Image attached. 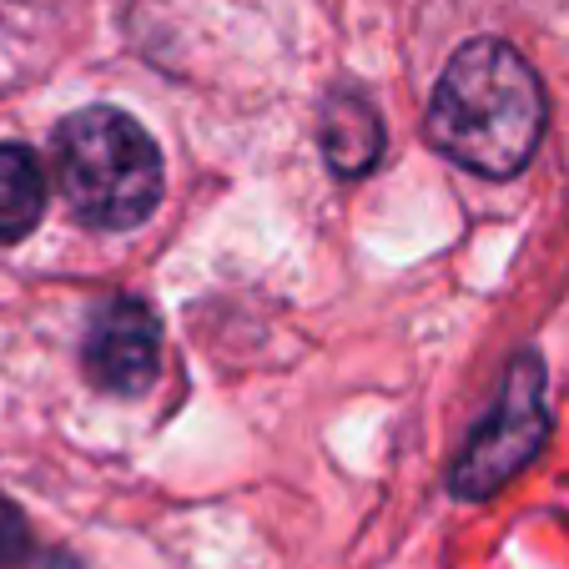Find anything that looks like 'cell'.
<instances>
[{"mask_svg":"<svg viewBox=\"0 0 569 569\" xmlns=\"http://www.w3.org/2000/svg\"><path fill=\"white\" fill-rule=\"evenodd\" d=\"M81 368L101 393H141L161 368V328L157 312L141 298H107L87 322Z\"/></svg>","mask_w":569,"mask_h":569,"instance_id":"cell-4","label":"cell"},{"mask_svg":"<svg viewBox=\"0 0 569 569\" xmlns=\"http://www.w3.org/2000/svg\"><path fill=\"white\" fill-rule=\"evenodd\" d=\"M322 151L333 161V172L358 177L368 172L383 151V127H378V111L363 97H333L322 107Z\"/></svg>","mask_w":569,"mask_h":569,"instance_id":"cell-5","label":"cell"},{"mask_svg":"<svg viewBox=\"0 0 569 569\" xmlns=\"http://www.w3.org/2000/svg\"><path fill=\"white\" fill-rule=\"evenodd\" d=\"M545 137V87L505 41H469L429 101V141L473 177H519Z\"/></svg>","mask_w":569,"mask_h":569,"instance_id":"cell-1","label":"cell"},{"mask_svg":"<svg viewBox=\"0 0 569 569\" xmlns=\"http://www.w3.org/2000/svg\"><path fill=\"white\" fill-rule=\"evenodd\" d=\"M549 433V413H545V368L535 353L515 358L505 378V393L489 409V419L473 429L469 449L459 453L449 483L459 499H489L499 495L519 469L539 453Z\"/></svg>","mask_w":569,"mask_h":569,"instance_id":"cell-3","label":"cell"},{"mask_svg":"<svg viewBox=\"0 0 569 569\" xmlns=\"http://www.w3.org/2000/svg\"><path fill=\"white\" fill-rule=\"evenodd\" d=\"M56 187L71 212L101 232L141 227L161 202V151L141 121L117 107H87L51 137Z\"/></svg>","mask_w":569,"mask_h":569,"instance_id":"cell-2","label":"cell"},{"mask_svg":"<svg viewBox=\"0 0 569 569\" xmlns=\"http://www.w3.org/2000/svg\"><path fill=\"white\" fill-rule=\"evenodd\" d=\"M46 212V167L31 147L0 141V242H21Z\"/></svg>","mask_w":569,"mask_h":569,"instance_id":"cell-6","label":"cell"},{"mask_svg":"<svg viewBox=\"0 0 569 569\" xmlns=\"http://www.w3.org/2000/svg\"><path fill=\"white\" fill-rule=\"evenodd\" d=\"M26 545H31V535H26V515L11 505V499H0V569L21 565Z\"/></svg>","mask_w":569,"mask_h":569,"instance_id":"cell-7","label":"cell"}]
</instances>
